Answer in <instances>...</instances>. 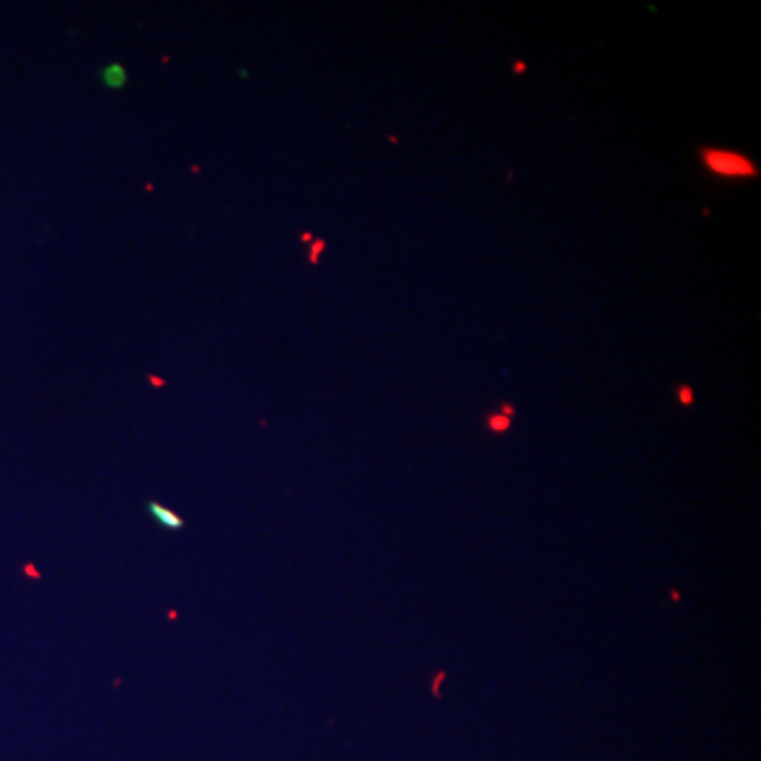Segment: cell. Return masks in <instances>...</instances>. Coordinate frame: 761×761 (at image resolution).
Returning a JSON list of instances; mask_svg holds the SVG:
<instances>
[{
    "instance_id": "obj_1",
    "label": "cell",
    "mask_w": 761,
    "mask_h": 761,
    "mask_svg": "<svg viewBox=\"0 0 761 761\" xmlns=\"http://www.w3.org/2000/svg\"><path fill=\"white\" fill-rule=\"evenodd\" d=\"M700 157L704 161V166L717 174V176H725V178H755L757 166L740 155V152H732V150H721V148H702Z\"/></svg>"
},
{
    "instance_id": "obj_2",
    "label": "cell",
    "mask_w": 761,
    "mask_h": 761,
    "mask_svg": "<svg viewBox=\"0 0 761 761\" xmlns=\"http://www.w3.org/2000/svg\"><path fill=\"white\" fill-rule=\"evenodd\" d=\"M100 81L108 89H123L127 85V70L121 64H108L100 72Z\"/></svg>"
},
{
    "instance_id": "obj_3",
    "label": "cell",
    "mask_w": 761,
    "mask_h": 761,
    "mask_svg": "<svg viewBox=\"0 0 761 761\" xmlns=\"http://www.w3.org/2000/svg\"><path fill=\"white\" fill-rule=\"evenodd\" d=\"M148 510H150L152 516H155V520H159L163 527H170V529H180V527H182V520H180L174 512L166 510V508L159 506V504H150Z\"/></svg>"
},
{
    "instance_id": "obj_4",
    "label": "cell",
    "mask_w": 761,
    "mask_h": 761,
    "mask_svg": "<svg viewBox=\"0 0 761 761\" xmlns=\"http://www.w3.org/2000/svg\"><path fill=\"white\" fill-rule=\"evenodd\" d=\"M487 425H489V429H491L493 433H504V431H508V429H510L512 419H510V417H506V415H501V412H493V415H489Z\"/></svg>"
},
{
    "instance_id": "obj_5",
    "label": "cell",
    "mask_w": 761,
    "mask_h": 761,
    "mask_svg": "<svg viewBox=\"0 0 761 761\" xmlns=\"http://www.w3.org/2000/svg\"><path fill=\"white\" fill-rule=\"evenodd\" d=\"M677 396H679V402H681L683 406H692V404H694V389H692L689 385H679Z\"/></svg>"
},
{
    "instance_id": "obj_6",
    "label": "cell",
    "mask_w": 761,
    "mask_h": 761,
    "mask_svg": "<svg viewBox=\"0 0 761 761\" xmlns=\"http://www.w3.org/2000/svg\"><path fill=\"white\" fill-rule=\"evenodd\" d=\"M322 250H324V241H316L314 248H311V262H314V264L318 262V256H320Z\"/></svg>"
},
{
    "instance_id": "obj_7",
    "label": "cell",
    "mask_w": 761,
    "mask_h": 761,
    "mask_svg": "<svg viewBox=\"0 0 761 761\" xmlns=\"http://www.w3.org/2000/svg\"><path fill=\"white\" fill-rule=\"evenodd\" d=\"M444 677H446V673H442V671H440V673H438V675H436V679H433V683H431V692H433V694H436V696H438V692H440V689H438V687H440V681H442V679H444Z\"/></svg>"
},
{
    "instance_id": "obj_8",
    "label": "cell",
    "mask_w": 761,
    "mask_h": 761,
    "mask_svg": "<svg viewBox=\"0 0 761 761\" xmlns=\"http://www.w3.org/2000/svg\"><path fill=\"white\" fill-rule=\"evenodd\" d=\"M512 70H514L516 74H523V72L527 70V64H525L523 60H516V62L512 64Z\"/></svg>"
},
{
    "instance_id": "obj_9",
    "label": "cell",
    "mask_w": 761,
    "mask_h": 761,
    "mask_svg": "<svg viewBox=\"0 0 761 761\" xmlns=\"http://www.w3.org/2000/svg\"><path fill=\"white\" fill-rule=\"evenodd\" d=\"M499 412H501V415H506V417H510V419H512V417H514V415H516V410H514V406H510V404H504V406H501V410H499Z\"/></svg>"
}]
</instances>
